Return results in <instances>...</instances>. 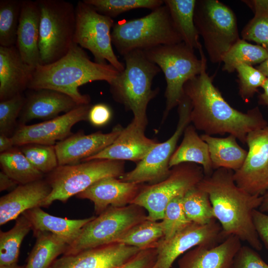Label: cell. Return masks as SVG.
<instances>
[{
  "label": "cell",
  "mask_w": 268,
  "mask_h": 268,
  "mask_svg": "<svg viewBox=\"0 0 268 268\" xmlns=\"http://www.w3.org/2000/svg\"><path fill=\"white\" fill-rule=\"evenodd\" d=\"M188 80L184 86V93L191 106V122L196 130L213 135L229 134L243 144L251 132L268 125L256 106L246 113L232 107L213 83L212 78L206 71Z\"/></svg>",
  "instance_id": "obj_1"
},
{
  "label": "cell",
  "mask_w": 268,
  "mask_h": 268,
  "mask_svg": "<svg viewBox=\"0 0 268 268\" xmlns=\"http://www.w3.org/2000/svg\"><path fill=\"white\" fill-rule=\"evenodd\" d=\"M234 171L226 168L214 170L204 176L197 187L206 192L224 236L233 235L260 251L262 243L256 232L253 212L261 205L263 196L252 195L238 187Z\"/></svg>",
  "instance_id": "obj_2"
},
{
  "label": "cell",
  "mask_w": 268,
  "mask_h": 268,
  "mask_svg": "<svg viewBox=\"0 0 268 268\" xmlns=\"http://www.w3.org/2000/svg\"><path fill=\"white\" fill-rule=\"evenodd\" d=\"M109 64L92 61L82 48L73 43L60 59L35 68L28 89H49L64 93L78 104H89V95L82 94L79 86L88 82L103 80L110 84L119 74Z\"/></svg>",
  "instance_id": "obj_3"
},
{
  "label": "cell",
  "mask_w": 268,
  "mask_h": 268,
  "mask_svg": "<svg viewBox=\"0 0 268 268\" xmlns=\"http://www.w3.org/2000/svg\"><path fill=\"white\" fill-rule=\"evenodd\" d=\"M123 57L125 69L109 84L110 92L116 102L132 112L133 120L146 126L148 104L159 91L158 88L152 89V81L161 69L142 50H135Z\"/></svg>",
  "instance_id": "obj_4"
},
{
  "label": "cell",
  "mask_w": 268,
  "mask_h": 268,
  "mask_svg": "<svg viewBox=\"0 0 268 268\" xmlns=\"http://www.w3.org/2000/svg\"><path fill=\"white\" fill-rule=\"evenodd\" d=\"M111 38L112 44L123 56L135 50L144 51L182 42L164 3L146 16L114 23Z\"/></svg>",
  "instance_id": "obj_5"
},
{
  "label": "cell",
  "mask_w": 268,
  "mask_h": 268,
  "mask_svg": "<svg viewBox=\"0 0 268 268\" xmlns=\"http://www.w3.org/2000/svg\"><path fill=\"white\" fill-rule=\"evenodd\" d=\"M199 51L200 59L195 55L194 50L183 42L160 45L143 51L148 59L158 66L164 74L166 87L164 119L178 106L184 95L186 82L199 75L206 66L202 46Z\"/></svg>",
  "instance_id": "obj_6"
},
{
  "label": "cell",
  "mask_w": 268,
  "mask_h": 268,
  "mask_svg": "<svg viewBox=\"0 0 268 268\" xmlns=\"http://www.w3.org/2000/svg\"><path fill=\"white\" fill-rule=\"evenodd\" d=\"M36 1L40 10L41 65H48L65 56L74 43L75 7L63 0Z\"/></svg>",
  "instance_id": "obj_7"
},
{
  "label": "cell",
  "mask_w": 268,
  "mask_h": 268,
  "mask_svg": "<svg viewBox=\"0 0 268 268\" xmlns=\"http://www.w3.org/2000/svg\"><path fill=\"white\" fill-rule=\"evenodd\" d=\"M125 173L124 161L93 159L75 164L59 165L48 174L46 180L52 191L43 206L54 201L66 202L99 180L109 177L120 178Z\"/></svg>",
  "instance_id": "obj_8"
},
{
  "label": "cell",
  "mask_w": 268,
  "mask_h": 268,
  "mask_svg": "<svg viewBox=\"0 0 268 268\" xmlns=\"http://www.w3.org/2000/svg\"><path fill=\"white\" fill-rule=\"evenodd\" d=\"M194 21L212 63L222 62L224 55L240 39L234 12L219 0H197Z\"/></svg>",
  "instance_id": "obj_9"
},
{
  "label": "cell",
  "mask_w": 268,
  "mask_h": 268,
  "mask_svg": "<svg viewBox=\"0 0 268 268\" xmlns=\"http://www.w3.org/2000/svg\"><path fill=\"white\" fill-rule=\"evenodd\" d=\"M147 216L146 210L134 203L122 207H109L83 227L63 255H74L116 242L126 231L146 219Z\"/></svg>",
  "instance_id": "obj_10"
},
{
  "label": "cell",
  "mask_w": 268,
  "mask_h": 268,
  "mask_svg": "<svg viewBox=\"0 0 268 268\" xmlns=\"http://www.w3.org/2000/svg\"><path fill=\"white\" fill-rule=\"evenodd\" d=\"M204 177L201 166L193 163H183L171 168L163 180L143 186L133 203L143 207L147 219L162 220L169 202L179 196H184L196 187Z\"/></svg>",
  "instance_id": "obj_11"
},
{
  "label": "cell",
  "mask_w": 268,
  "mask_h": 268,
  "mask_svg": "<svg viewBox=\"0 0 268 268\" xmlns=\"http://www.w3.org/2000/svg\"><path fill=\"white\" fill-rule=\"evenodd\" d=\"M75 27L73 42L88 50L95 62L106 64L109 63L119 71L125 65L115 54L111 38V30L114 24L113 18L98 12L83 0L75 6Z\"/></svg>",
  "instance_id": "obj_12"
},
{
  "label": "cell",
  "mask_w": 268,
  "mask_h": 268,
  "mask_svg": "<svg viewBox=\"0 0 268 268\" xmlns=\"http://www.w3.org/2000/svg\"><path fill=\"white\" fill-rule=\"evenodd\" d=\"M192 106L184 94L178 105L179 120L171 136L163 142H158L131 171L119 178L122 181L149 185L158 183L168 177L171 168L170 158L177 144L187 127L190 124Z\"/></svg>",
  "instance_id": "obj_13"
},
{
  "label": "cell",
  "mask_w": 268,
  "mask_h": 268,
  "mask_svg": "<svg viewBox=\"0 0 268 268\" xmlns=\"http://www.w3.org/2000/svg\"><path fill=\"white\" fill-rule=\"evenodd\" d=\"M226 238L216 219L210 223L200 225L192 222L171 238L162 239L156 249L157 260L154 268H171L175 260L191 249L203 246H215Z\"/></svg>",
  "instance_id": "obj_14"
},
{
  "label": "cell",
  "mask_w": 268,
  "mask_h": 268,
  "mask_svg": "<svg viewBox=\"0 0 268 268\" xmlns=\"http://www.w3.org/2000/svg\"><path fill=\"white\" fill-rule=\"evenodd\" d=\"M246 143L248 150L242 166L234 172L236 185L252 195L268 191V125L250 132Z\"/></svg>",
  "instance_id": "obj_15"
},
{
  "label": "cell",
  "mask_w": 268,
  "mask_h": 268,
  "mask_svg": "<svg viewBox=\"0 0 268 268\" xmlns=\"http://www.w3.org/2000/svg\"><path fill=\"white\" fill-rule=\"evenodd\" d=\"M91 105L83 104L72 110L45 122L20 126L11 137L14 145L29 144L55 145L71 135V129L77 123L88 120Z\"/></svg>",
  "instance_id": "obj_16"
},
{
  "label": "cell",
  "mask_w": 268,
  "mask_h": 268,
  "mask_svg": "<svg viewBox=\"0 0 268 268\" xmlns=\"http://www.w3.org/2000/svg\"><path fill=\"white\" fill-rule=\"evenodd\" d=\"M140 250L134 247L114 242L76 254L63 255L57 258L49 268H115Z\"/></svg>",
  "instance_id": "obj_17"
},
{
  "label": "cell",
  "mask_w": 268,
  "mask_h": 268,
  "mask_svg": "<svg viewBox=\"0 0 268 268\" xmlns=\"http://www.w3.org/2000/svg\"><path fill=\"white\" fill-rule=\"evenodd\" d=\"M123 129L117 125L107 134L96 132L85 134L80 132L58 141L55 148L59 165L77 164L97 154L112 144Z\"/></svg>",
  "instance_id": "obj_18"
},
{
  "label": "cell",
  "mask_w": 268,
  "mask_h": 268,
  "mask_svg": "<svg viewBox=\"0 0 268 268\" xmlns=\"http://www.w3.org/2000/svg\"><path fill=\"white\" fill-rule=\"evenodd\" d=\"M143 186V184L109 177L97 181L76 197L92 201L95 212L99 215L109 207H122L133 203Z\"/></svg>",
  "instance_id": "obj_19"
},
{
  "label": "cell",
  "mask_w": 268,
  "mask_h": 268,
  "mask_svg": "<svg viewBox=\"0 0 268 268\" xmlns=\"http://www.w3.org/2000/svg\"><path fill=\"white\" fill-rule=\"evenodd\" d=\"M146 126L134 120L123 128L114 141L97 154L82 162L93 159L141 161L158 142L144 134Z\"/></svg>",
  "instance_id": "obj_20"
},
{
  "label": "cell",
  "mask_w": 268,
  "mask_h": 268,
  "mask_svg": "<svg viewBox=\"0 0 268 268\" xmlns=\"http://www.w3.org/2000/svg\"><path fill=\"white\" fill-rule=\"evenodd\" d=\"M52 188L46 180L18 185L0 199V225L16 219L26 210L42 207Z\"/></svg>",
  "instance_id": "obj_21"
},
{
  "label": "cell",
  "mask_w": 268,
  "mask_h": 268,
  "mask_svg": "<svg viewBox=\"0 0 268 268\" xmlns=\"http://www.w3.org/2000/svg\"><path fill=\"white\" fill-rule=\"evenodd\" d=\"M241 247V240L233 235L215 246H196L178 260V268H233Z\"/></svg>",
  "instance_id": "obj_22"
},
{
  "label": "cell",
  "mask_w": 268,
  "mask_h": 268,
  "mask_svg": "<svg viewBox=\"0 0 268 268\" xmlns=\"http://www.w3.org/2000/svg\"><path fill=\"white\" fill-rule=\"evenodd\" d=\"M35 69L22 59L16 46H0V99L22 93Z\"/></svg>",
  "instance_id": "obj_23"
},
{
  "label": "cell",
  "mask_w": 268,
  "mask_h": 268,
  "mask_svg": "<svg viewBox=\"0 0 268 268\" xmlns=\"http://www.w3.org/2000/svg\"><path fill=\"white\" fill-rule=\"evenodd\" d=\"M26 98L20 114L23 123L34 119L50 120L67 113L78 106L72 98L62 92L49 89L32 90Z\"/></svg>",
  "instance_id": "obj_24"
},
{
  "label": "cell",
  "mask_w": 268,
  "mask_h": 268,
  "mask_svg": "<svg viewBox=\"0 0 268 268\" xmlns=\"http://www.w3.org/2000/svg\"><path fill=\"white\" fill-rule=\"evenodd\" d=\"M40 21V10L37 1L23 0L16 47L23 60L34 68L41 65Z\"/></svg>",
  "instance_id": "obj_25"
},
{
  "label": "cell",
  "mask_w": 268,
  "mask_h": 268,
  "mask_svg": "<svg viewBox=\"0 0 268 268\" xmlns=\"http://www.w3.org/2000/svg\"><path fill=\"white\" fill-rule=\"evenodd\" d=\"M29 221L33 232H49L59 236L68 245L79 235L81 229L95 216L69 219L52 215L40 207L29 209L22 213Z\"/></svg>",
  "instance_id": "obj_26"
},
{
  "label": "cell",
  "mask_w": 268,
  "mask_h": 268,
  "mask_svg": "<svg viewBox=\"0 0 268 268\" xmlns=\"http://www.w3.org/2000/svg\"><path fill=\"white\" fill-rule=\"evenodd\" d=\"M183 134L181 144L170 158L169 167L183 163H193L202 167L204 176L211 175L214 169L207 144L198 134L193 125L187 127Z\"/></svg>",
  "instance_id": "obj_27"
},
{
  "label": "cell",
  "mask_w": 268,
  "mask_h": 268,
  "mask_svg": "<svg viewBox=\"0 0 268 268\" xmlns=\"http://www.w3.org/2000/svg\"><path fill=\"white\" fill-rule=\"evenodd\" d=\"M201 137L208 146L214 170L222 168L235 172L242 166L248 151L239 145L234 135L217 137L202 134Z\"/></svg>",
  "instance_id": "obj_28"
},
{
  "label": "cell",
  "mask_w": 268,
  "mask_h": 268,
  "mask_svg": "<svg viewBox=\"0 0 268 268\" xmlns=\"http://www.w3.org/2000/svg\"><path fill=\"white\" fill-rule=\"evenodd\" d=\"M196 0H164L182 42L193 50L201 47L194 21Z\"/></svg>",
  "instance_id": "obj_29"
},
{
  "label": "cell",
  "mask_w": 268,
  "mask_h": 268,
  "mask_svg": "<svg viewBox=\"0 0 268 268\" xmlns=\"http://www.w3.org/2000/svg\"><path fill=\"white\" fill-rule=\"evenodd\" d=\"M36 242L25 266V268H49L68 246L62 238L49 232H33Z\"/></svg>",
  "instance_id": "obj_30"
},
{
  "label": "cell",
  "mask_w": 268,
  "mask_h": 268,
  "mask_svg": "<svg viewBox=\"0 0 268 268\" xmlns=\"http://www.w3.org/2000/svg\"><path fill=\"white\" fill-rule=\"evenodd\" d=\"M0 163L2 171L18 185L43 179L44 174L35 168L18 149L0 153Z\"/></svg>",
  "instance_id": "obj_31"
},
{
  "label": "cell",
  "mask_w": 268,
  "mask_h": 268,
  "mask_svg": "<svg viewBox=\"0 0 268 268\" xmlns=\"http://www.w3.org/2000/svg\"><path fill=\"white\" fill-rule=\"evenodd\" d=\"M15 220L12 228L0 232V266L17 264L21 244L32 230L31 223L23 214Z\"/></svg>",
  "instance_id": "obj_32"
},
{
  "label": "cell",
  "mask_w": 268,
  "mask_h": 268,
  "mask_svg": "<svg viewBox=\"0 0 268 268\" xmlns=\"http://www.w3.org/2000/svg\"><path fill=\"white\" fill-rule=\"evenodd\" d=\"M164 238L160 221L145 219L133 226L116 241L140 250L156 248Z\"/></svg>",
  "instance_id": "obj_33"
},
{
  "label": "cell",
  "mask_w": 268,
  "mask_h": 268,
  "mask_svg": "<svg viewBox=\"0 0 268 268\" xmlns=\"http://www.w3.org/2000/svg\"><path fill=\"white\" fill-rule=\"evenodd\" d=\"M268 59V52L262 46L239 39L222 58V70L228 73L235 71L241 64L253 66L260 64Z\"/></svg>",
  "instance_id": "obj_34"
},
{
  "label": "cell",
  "mask_w": 268,
  "mask_h": 268,
  "mask_svg": "<svg viewBox=\"0 0 268 268\" xmlns=\"http://www.w3.org/2000/svg\"><path fill=\"white\" fill-rule=\"evenodd\" d=\"M182 203L185 214L192 222L204 225L215 219L208 194L197 186L184 195Z\"/></svg>",
  "instance_id": "obj_35"
},
{
  "label": "cell",
  "mask_w": 268,
  "mask_h": 268,
  "mask_svg": "<svg viewBox=\"0 0 268 268\" xmlns=\"http://www.w3.org/2000/svg\"><path fill=\"white\" fill-rule=\"evenodd\" d=\"M22 1L0 0V46H16Z\"/></svg>",
  "instance_id": "obj_36"
},
{
  "label": "cell",
  "mask_w": 268,
  "mask_h": 268,
  "mask_svg": "<svg viewBox=\"0 0 268 268\" xmlns=\"http://www.w3.org/2000/svg\"><path fill=\"white\" fill-rule=\"evenodd\" d=\"M98 12L111 18L125 12L137 8L151 10L164 4L162 0H83Z\"/></svg>",
  "instance_id": "obj_37"
},
{
  "label": "cell",
  "mask_w": 268,
  "mask_h": 268,
  "mask_svg": "<svg viewBox=\"0 0 268 268\" xmlns=\"http://www.w3.org/2000/svg\"><path fill=\"white\" fill-rule=\"evenodd\" d=\"M21 151L32 165L43 174H49L58 166L55 145L29 144L23 145Z\"/></svg>",
  "instance_id": "obj_38"
},
{
  "label": "cell",
  "mask_w": 268,
  "mask_h": 268,
  "mask_svg": "<svg viewBox=\"0 0 268 268\" xmlns=\"http://www.w3.org/2000/svg\"><path fill=\"white\" fill-rule=\"evenodd\" d=\"M184 196L173 199L165 209L160 223L165 240L171 238L192 223L187 217L183 208L182 200Z\"/></svg>",
  "instance_id": "obj_39"
},
{
  "label": "cell",
  "mask_w": 268,
  "mask_h": 268,
  "mask_svg": "<svg viewBox=\"0 0 268 268\" xmlns=\"http://www.w3.org/2000/svg\"><path fill=\"white\" fill-rule=\"evenodd\" d=\"M235 71L238 73L239 94L247 102L258 92L267 77L256 67L244 64L238 65Z\"/></svg>",
  "instance_id": "obj_40"
},
{
  "label": "cell",
  "mask_w": 268,
  "mask_h": 268,
  "mask_svg": "<svg viewBox=\"0 0 268 268\" xmlns=\"http://www.w3.org/2000/svg\"><path fill=\"white\" fill-rule=\"evenodd\" d=\"M23 94L0 102V133L8 135L13 128L25 102Z\"/></svg>",
  "instance_id": "obj_41"
},
{
  "label": "cell",
  "mask_w": 268,
  "mask_h": 268,
  "mask_svg": "<svg viewBox=\"0 0 268 268\" xmlns=\"http://www.w3.org/2000/svg\"><path fill=\"white\" fill-rule=\"evenodd\" d=\"M241 36L243 39L256 42L268 52V13H255L243 29Z\"/></svg>",
  "instance_id": "obj_42"
},
{
  "label": "cell",
  "mask_w": 268,
  "mask_h": 268,
  "mask_svg": "<svg viewBox=\"0 0 268 268\" xmlns=\"http://www.w3.org/2000/svg\"><path fill=\"white\" fill-rule=\"evenodd\" d=\"M254 250L242 246L235 257L233 268H268V265Z\"/></svg>",
  "instance_id": "obj_43"
},
{
  "label": "cell",
  "mask_w": 268,
  "mask_h": 268,
  "mask_svg": "<svg viewBox=\"0 0 268 268\" xmlns=\"http://www.w3.org/2000/svg\"><path fill=\"white\" fill-rule=\"evenodd\" d=\"M157 256L156 248L141 250L130 260L115 268H152Z\"/></svg>",
  "instance_id": "obj_44"
},
{
  "label": "cell",
  "mask_w": 268,
  "mask_h": 268,
  "mask_svg": "<svg viewBox=\"0 0 268 268\" xmlns=\"http://www.w3.org/2000/svg\"><path fill=\"white\" fill-rule=\"evenodd\" d=\"M112 112L106 104L99 103L91 106L88 114V120L94 126L101 127L106 125L110 120Z\"/></svg>",
  "instance_id": "obj_45"
},
{
  "label": "cell",
  "mask_w": 268,
  "mask_h": 268,
  "mask_svg": "<svg viewBox=\"0 0 268 268\" xmlns=\"http://www.w3.org/2000/svg\"><path fill=\"white\" fill-rule=\"evenodd\" d=\"M254 224L261 241L268 249V215L255 209L253 212Z\"/></svg>",
  "instance_id": "obj_46"
},
{
  "label": "cell",
  "mask_w": 268,
  "mask_h": 268,
  "mask_svg": "<svg viewBox=\"0 0 268 268\" xmlns=\"http://www.w3.org/2000/svg\"><path fill=\"white\" fill-rule=\"evenodd\" d=\"M255 13H268V0H243Z\"/></svg>",
  "instance_id": "obj_47"
},
{
  "label": "cell",
  "mask_w": 268,
  "mask_h": 268,
  "mask_svg": "<svg viewBox=\"0 0 268 268\" xmlns=\"http://www.w3.org/2000/svg\"><path fill=\"white\" fill-rule=\"evenodd\" d=\"M18 184L2 171L0 172V191H4L13 188H15Z\"/></svg>",
  "instance_id": "obj_48"
},
{
  "label": "cell",
  "mask_w": 268,
  "mask_h": 268,
  "mask_svg": "<svg viewBox=\"0 0 268 268\" xmlns=\"http://www.w3.org/2000/svg\"><path fill=\"white\" fill-rule=\"evenodd\" d=\"M14 145L11 137H8L4 134H0V152L3 153L12 149Z\"/></svg>",
  "instance_id": "obj_49"
},
{
  "label": "cell",
  "mask_w": 268,
  "mask_h": 268,
  "mask_svg": "<svg viewBox=\"0 0 268 268\" xmlns=\"http://www.w3.org/2000/svg\"><path fill=\"white\" fill-rule=\"evenodd\" d=\"M262 88L264 91L258 96V103L267 106L268 108V77H267Z\"/></svg>",
  "instance_id": "obj_50"
},
{
  "label": "cell",
  "mask_w": 268,
  "mask_h": 268,
  "mask_svg": "<svg viewBox=\"0 0 268 268\" xmlns=\"http://www.w3.org/2000/svg\"><path fill=\"white\" fill-rule=\"evenodd\" d=\"M263 196V201L259 210L262 212H268V191Z\"/></svg>",
  "instance_id": "obj_51"
},
{
  "label": "cell",
  "mask_w": 268,
  "mask_h": 268,
  "mask_svg": "<svg viewBox=\"0 0 268 268\" xmlns=\"http://www.w3.org/2000/svg\"><path fill=\"white\" fill-rule=\"evenodd\" d=\"M256 68L261 71L267 77H268V59L264 61Z\"/></svg>",
  "instance_id": "obj_52"
},
{
  "label": "cell",
  "mask_w": 268,
  "mask_h": 268,
  "mask_svg": "<svg viewBox=\"0 0 268 268\" xmlns=\"http://www.w3.org/2000/svg\"><path fill=\"white\" fill-rule=\"evenodd\" d=\"M0 268H25V266H20L17 264L7 266H1Z\"/></svg>",
  "instance_id": "obj_53"
},
{
  "label": "cell",
  "mask_w": 268,
  "mask_h": 268,
  "mask_svg": "<svg viewBox=\"0 0 268 268\" xmlns=\"http://www.w3.org/2000/svg\"><path fill=\"white\" fill-rule=\"evenodd\" d=\"M152 268H154V266H153V267Z\"/></svg>",
  "instance_id": "obj_54"
}]
</instances>
